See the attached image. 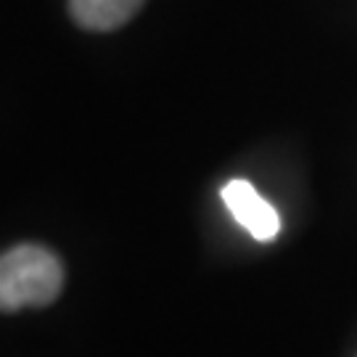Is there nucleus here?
<instances>
[{
    "label": "nucleus",
    "mask_w": 357,
    "mask_h": 357,
    "mask_svg": "<svg viewBox=\"0 0 357 357\" xmlns=\"http://www.w3.org/2000/svg\"><path fill=\"white\" fill-rule=\"evenodd\" d=\"M64 289L61 259L38 243H22L0 255V312L45 307Z\"/></svg>",
    "instance_id": "obj_1"
},
{
    "label": "nucleus",
    "mask_w": 357,
    "mask_h": 357,
    "mask_svg": "<svg viewBox=\"0 0 357 357\" xmlns=\"http://www.w3.org/2000/svg\"><path fill=\"white\" fill-rule=\"evenodd\" d=\"M146 0H69L75 24L90 32H112L125 26Z\"/></svg>",
    "instance_id": "obj_3"
},
{
    "label": "nucleus",
    "mask_w": 357,
    "mask_h": 357,
    "mask_svg": "<svg viewBox=\"0 0 357 357\" xmlns=\"http://www.w3.org/2000/svg\"><path fill=\"white\" fill-rule=\"evenodd\" d=\"M222 202L236 217V222L246 228L257 241H273L281 230V217L275 206L265 202L249 180H230L222 188Z\"/></svg>",
    "instance_id": "obj_2"
}]
</instances>
